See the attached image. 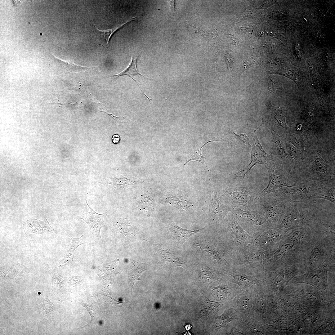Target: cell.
<instances>
[{
    "label": "cell",
    "instance_id": "6da1fadb",
    "mask_svg": "<svg viewBox=\"0 0 335 335\" xmlns=\"http://www.w3.org/2000/svg\"><path fill=\"white\" fill-rule=\"evenodd\" d=\"M313 200L294 203L286 208L281 223L277 228L286 233L294 228L311 226L316 220L317 209Z\"/></svg>",
    "mask_w": 335,
    "mask_h": 335
},
{
    "label": "cell",
    "instance_id": "7a4b0ae2",
    "mask_svg": "<svg viewBox=\"0 0 335 335\" xmlns=\"http://www.w3.org/2000/svg\"><path fill=\"white\" fill-rule=\"evenodd\" d=\"M322 185L315 181H296L293 185L281 188L274 193L286 207L294 203L314 199Z\"/></svg>",
    "mask_w": 335,
    "mask_h": 335
},
{
    "label": "cell",
    "instance_id": "3957f363",
    "mask_svg": "<svg viewBox=\"0 0 335 335\" xmlns=\"http://www.w3.org/2000/svg\"><path fill=\"white\" fill-rule=\"evenodd\" d=\"M264 216L274 228L281 223L286 207L274 192L257 199L253 210Z\"/></svg>",
    "mask_w": 335,
    "mask_h": 335
},
{
    "label": "cell",
    "instance_id": "277c9868",
    "mask_svg": "<svg viewBox=\"0 0 335 335\" xmlns=\"http://www.w3.org/2000/svg\"><path fill=\"white\" fill-rule=\"evenodd\" d=\"M225 194L227 202L234 208L243 206L252 210L257 194L248 184L240 181L228 186Z\"/></svg>",
    "mask_w": 335,
    "mask_h": 335
},
{
    "label": "cell",
    "instance_id": "5b68a950",
    "mask_svg": "<svg viewBox=\"0 0 335 335\" xmlns=\"http://www.w3.org/2000/svg\"><path fill=\"white\" fill-rule=\"evenodd\" d=\"M232 212L242 227L247 233H254L255 235L274 228L265 217L255 210L245 211L237 207L234 208Z\"/></svg>",
    "mask_w": 335,
    "mask_h": 335
},
{
    "label": "cell",
    "instance_id": "8992f818",
    "mask_svg": "<svg viewBox=\"0 0 335 335\" xmlns=\"http://www.w3.org/2000/svg\"><path fill=\"white\" fill-rule=\"evenodd\" d=\"M264 165L268 172L269 181L267 186L257 194L256 200L274 192L281 188L292 185L295 182L294 177L275 163L269 162Z\"/></svg>",
    "mask_w": 335,
    "mask_h": 335
},
{
    "label": "cell",
    "instance_id": "52a82bcc",
    "mask_svg": "<svg viewBox=\"0 0 335 335\" xmlns=\"http://www.w3.org/2000/svg\"><path fill=\"white\" fill-rule=\"evenodd\" d=\"M227 228L231 234L234 245L246 249L255 242V239L249 235L238 223L232 212L228 215Z\"/></svg>",
    "mask_w": 335,
    "mask_h": 335
},
{
    "label": "cell",
    "instance_id": "ba28073f",
    "mask_svg": "<svg viewBox=\"0 0 335 335\" xmlns=\"http://www.w3.org/2000/svg\"><path fill=\"white\" fill-rule=\"evenodd\" d=\"M256 131L253 135L251 162L246 168L235 174L236 177H244L254 166L260 164L265 165L270 160V155L263 149L257 135L255 134Z\"/></svg>",
    "mask_w": 335,
    "mask_h": 335
},
{
    "label": "cell",
    "instance_id": "9c48e42d",
    "mask_svg": "<svg viewBox=\"0 0 335 335\" xmlns=\"http://www.w3.org/2000/svg\"><path fill=\"white\" fill-rule=\"evenodd\" d=\"M86 203V212L82 215L81 219L88 226L93 238L96 240H100V229L105 222L108 212L102 214H98L89 206L87 200Z\"/></svg>",
    "mask_w": 335,
    "mask_h": 335
},
{
    "label": "cell",
    "instance_id": "30bf717a",
    "mask_svg": "<svg viewBox=\"0 0 335 335\" xmlns=\"http://www.w3.org/2000/svg\"><path fill=\"white\" fill-rule=\"evenodd\" d=\"M285 233L277 228H273L256 235L255 239L260 248L269 251L286 236Z\"/></svg>",
    "mask_w": 335,
    "mask_h": 335
},
{
    "label": "cell",
    "instance_id": "8fae6325",
    "mask_svg": "<svg viewBox=\"0 0 335 335\" xmlns=\"http://www.w3.org/2000/svg\"><path fill=\"white\" fill-rule=\"evenodd\" d=\"M23 230L26 234H51L54 230L46 219L44 221L36 219L27 220L23 224Z\"/></svg>",
    "mask_w": 335,
    "mask_h": 335
},
{
    "label": "cell",
    "instance_id": "7c38bea8",
    "mask_svg": "<svg viewBox=\"0 0 335 335\" xmlns=\"http://www.w3.org/2000/svg\"><path fill=\"white\" fill-rule=\"evenodd\" d=\"M166 226L169 234L181 244H183L194 234L199 232L200 230H191L182 228L169 221L166 222Z\"/></svg>",
    "mask_w": 335,
    "mask_h": 335
},
{
    "label": "cell",
    "instance_id": "4fadbf2b",
    "mask_svg": "<svg viewBox=\"0 0 335 335\" xmlns=\"http://www.w3.org/2000/svg\"><path fill=\"white\" fill-rule=\"evenodd\" d=\"M327 246L325 244L320 243L314 247L309 257V262L310 264L322 262L326 259H334V252H332L333 248Z\"/></svg>",
    "mask_w": 335,
    "mask_h": 335
},
{
    "label": "cell",
    "instance_id": "5bb4252c",
    "mask_svg": "<svg viewBox=\"0 0 335 335\" xmlns=\"http://www.w3.org/2000/svg\"><path fill=\"white\" fill-rule=\"evenodd\" d=\"M210 202L211 215L215 219H220L224 217L229 212H232L233 208L229 205H224L218 200L216 191L213 192Z\"/></svg>",
    "mask_w": 335,
    "mask_h": 335
},
{
    "label": "cell",
    "instance_id": "9a60e30c",
    "mask_svg": "<svg viewBox=\"0 0 335 335\" xmlns=\"http://www.w3.org/2000/svg\"><path fill=\"white\" fill-rule=\"evenodd\" d=\"M136 18V17H134L132 19L128 20L123 24L112 29L104 30H100L98 29L93 22L92 23L94 25L95 31V35L94 38L95 43L96 44L97 46L101 45L106 48H108L109 47V40L112 34L116 30L123 27V26L128 23L134 20Z\"/></svg>",
    "mask_w": 335,
    "mask_h": 335
},
{
    "label": "cell",
    "instance_id": "2e32d148",
    "mask_svg": "<svg viewBox=\"0 0 335 335\" xmlns=\"http://www.w3.org/2000/svg\"><path fill=\"white\" fill-rule=\"evenodd\" d=\"M310 238L309 233L307 230L306 226L297 227L292 230V231L284 239L288 240L293 247L297 245H303L307 243Z\"/></svg>",
    "mask_w": 335,
    "mask_h": 335
},
{
    "label": "cell",
    "instance_id": "e0dca14e",
    "mask_svg": "<svg viewBox=\"0 0 335 335\" xmlns=\"http://www.w3.org/2000/svg\"><path fill=\"white\" fill-rule=\"evenodd\" d=\"M246 255H244V262L249 263H259L266 261L267 260L271 259V252L265 250L260 248L257 251L246 252Z\"/></svg>",
    "mask_w": 335,
    "mask_h": 335
},
{
    "label": "cell",
    "instance_id": "ac0fdd59",
    "mask_svg": "<svg viewBox=\"0 0 335 335\" xmlns=\"http://www.w3.org/2000/svg\"><path fill=\"white\" fill-rule=\"evenodd\" d=\"M335 182L323 184L322 187L314 197L320 198L335 203Z\"/></svg>",
    "mask_w": 335,
    "mask_h": 335
},
{
    "label": "cell",
    "instance_id": "d6986e66",
    "mask_svg": "<svg viewBox=\"0 0 335 335\" xmlns=\"http://www.w3.org/2000/svg\"><path fill=\"white\" fill-rule=\"evenodd\" d=\"M138 56H137V57H132L131 61L130 62L128 66L120 73L114 75H113V76H115V78H117L119 77L124 75H127L131 78L137 84L138 86L139 87V89L143 92L145 96L148 99L149 101L150 102V100H152V99L150 98L147 96L145 94L144 92L141 89L136 81L133 78V77L134 76H136L137 75H139L142 77H144L145 78H146V77L145 76H144L143 75L141 74L140 73L138 72V71L137 70L136 65V62L137 59L138 58Z\"/></svg>",
    "mask_w": 335,
    "mask_h": 335
},
{
    "label": "cell",
    "instance_id": "ffe728a7",
    "mask_svg": "<svg viewBox=\"0 0 335 335\" xmlns=\"http://www.w3.org/2000/svg\"><path fill=\"white\" fill-rule=\"evenodd\" d=\"M72 241V244L69 249L66 252L64 258L59 263L60 265H71L73 261V256L75 251L79 245L83 244L81 240L84 236L83 235L80 238H76L68 235Z\"/></svg>",
    "mask_w": 335,
    "mask_h": 335
},
{
    "label": "cell",
    "instance_id": "44dd1931",
    "mask_svg": "<svg viewBox=\"0 0 335 335\" xmlns=\"http://www.w3.org/2000/svg\"><path fill=\"white\" fill-rule=\"evenodd\" d=\"M230 275L233 280L240 286L251 287L254 286L256 283V280L253 278L244 274L233 273Z\"/></svg>",
    "mask_w": 335,
    "mask_h": 335
},
{
    "label": "cell",
    "instance_id": "7402d4cb",
    "mask_svg": "<svg viewBox=\"0 0 335 335\" xmlns=\"http://www.w3.org/2000/svg\"><path fill=\"white\" fill-rule=\"evenodd\" d=\"M270 109L279 125L283 128H286L285 111L279 107H275L270 105Z\"/></svg>",
    "mask_w": 335,
    "mask_h": 335
},
{
    "label": "cell",
    "instance_id": "603a6c76",
    "mask_svg": "<svg viewBox=\"0 0 335 335\" xmlns=\"http://www.w3.org/2000/svg\"><path fill=\"white\" fill-rule=\"evenodd\" d=\"M118 230L117 232L127 237H131L134 235L135 230L134 228L131 225H127L124 222L118 224Z\"/></svg>",
    "mask_w": 335,
    "mask_h": 335
},
{
    "label": "cell",
    "instance_id": "cb8c5ba5",
    "mask_svg": "<svg viewBox=\"0 0 335 335\" xmlns=\"http://www.w3.org/2000/svg\"><path fill=\"white\" fill-rule=\"evenodd\" d=\"M226 312L218 318V319L216 323L215 326V329H218L220 328L225 326L228 323L234 319L231 316H228L229 315Z\"/></svg>",
    "mask_w": 335,
    "mask_h": 335
},
{
    "label": "cell",
    "instance_id": "d4e9b609",
    "mask_svg": "<svg viewBox=\"0 0 335 335\" xmlns=\"http://www.w3.org/2000/svg\"><path fill=\"white\" fill-rule=\"evenodd\" d=\"M216 141H218V140L209 141L206 143L201 147V148L199 149H198V150L197 151L196 153L194 155L191 156V158H190L189 159H188V160L185 163V165L186 164V163L192 160H195L199 162L202 163H203L205 161V157L203 156L201 152V149L203 147V146H204L206 144L208 143Z\"/></svg>",
    "mask_w": 335,
    "mask_h": 335
},
{
    "label": "cell",
    "instance_id": "484cf974",
    "mask_svg": "<svg viewBox=\"0 0 335 335\" xmlns=\"http://www.w3.org/2000/svg\"><path fill=\"white\" fill-rule=\"evenodd\" d=\"M233 133L237 139L240 140L244 144L247 145L249 147H251V146L249 142V139L251 136L253 135V134L252 135L249 136H247L245 133L237 134L234 132H233Z\"/></svg>",
    "mask_w": 335,
    "mask_h": 335
},
{
    "label": "cell",
    "instance_id": "4316f807",
    "mask_svg": "<svg viewBox=\"0 0 335 335\" xmlns=\"http://www.w3.org/2000/svg\"><path fill=\"white\" fill-rule=\"evenodd\" d=\"M203 248L208 254L209 256L212 259L214 260H220L221 259L219 253L212 248L208 246H207L204 248Z\"/></svg>",
    "mask_w": 335,
    "mask_h": 335
},
{
    "label": "cell",
    "instance_id": "83f0119b",
    "mask_svg": "<svg viewBox=\"0 0 335 335\" xmlns=\"http://www.w3.org/2000/svg\"><path fill=\"white\" fill-rule=\"evenodd\" d=\"M268 90L271 93H274L277 89H281L278 83L270 79L268 84Z\"/></svg>",
    "mask_w": 335,
    "mask_h": 335
},
{
    "label": "cell",
    "instance_id": "f1b7e54d",
    "mask_svg": "<svg viewBox=\"0 0 335 335\" xmlns=\"http://www.w3.org/2000/svg\"><path fill=\"white\" fill-rule=\"evenodd\" d=\"M110 181H108L109 182L108 184H113L115 185H122L124 184H127L128 183L127 182H128V181H127L126 179H125L124 178L123 179H110Z\"/></svg>",
    "mask_w": 335,
    "mask_h": 335
},
{
    "label": "cell",
    "instance_id": "f546056e",
    "mask_svg": "<svg viewBox=\"0 0 335 335\" xmlns=\"http://www.w3.org/2000/svg\"><path fill=\"white\" fill-rule=\"evenodd\" d=\"M82 304L86 309L87 311L90 315L91 317V321H92L95 319V313L94 311V310L93 309L92 306L83 303H82Z\"/></svg>",
    "mask_w": 335,
    "mask_h": 335
},
{
    "label": "cell",
    "instance_id": "4dcf8cb0",
    "mask_svg": "<svg viewBox=\"0 0 335 335\" xmlns=\"http://www.w3.org/2000/svg\"><path fill=\"white\" fill-rule=\"evenodd\" d=\"M281 74L293 81L295 80L296 78V76H295L294 74L291 71L288 70H286L283 73H281Z\"/></svg>",
    "mask_w": 335,
    "mask_h": 335
},
{
    "label": "cell",
    "instance_id": "1f68e13d",
    "mask_svg": "<svg viewBox=\"0 0 335 335\" xmlns=\"http://www.w3.org/2000/svg\"><path fill=\"white\" fill-rule=\"evenodd\" d=\"M252 63H250L247 61L243 62L242 63V71H243L251 67L252 66Z\"/></svg>",
    "mask_w": 335,
    "mask_h": 335
},
{
    "label": "cell",
    "instance_id": "d6a6232c",
    "mask_svg": "<svg viewBox=\"0 0 335 335\" xmlns=\"http://www.w3.org/2000/svg\"><path fill=\"white\" fill-rule=\"evenodd\" d=\"M120 138V136L118 135L115 134L112 137V141L114 144H117L119 142Z\"/></svg>",
    "mask_w": 335,
    "mask_h": 335
},
{
    "label": "cell",
    "instance_id": "836d02e7",
    "mask_svg": "<svg viewBox=\"0 0 335 335\" xmlns=\"http://www.w3.org/2000/svg\"><path fill=\"white\" fill-rule=\"evenodd\" d=\"M191 26L194 29V31L196 33H198L203 35H204L205 34V32L202 29L199 28H197L191 25Z\"/></svg>",
    "mask_w": 335,
    "mask_h": 335
},
{
    "label": "cell",
    "instance_id": "e575fe53",
    "mask_svg": "<svg viewBox=\"0 0 335 335\" xmlns=\"http://www.w3.org/2000/svg\"><path fill=\"white\" fill-rule=\"evenodd\" d=\"M231 40L233 41L232 42H233L234 44H235V45H237V44L238 43V41L237 40V38L234 36H231Z\"/></svg>",
    "mask_w": 335,
    "mask_h": 335
},
{
    "label": "cell",
    "instance_id": "d590c367",
    "mask_svg": "<svg viewBox=\"0 0 335 335\" xmlns=\"http://www.w3.org/2000/svg\"><path fill=\"white\" fill-rule=\"evenodd\" d=\"M190 327L189 325H186V330H189L190 329Z\"/></svg>",
    "mask_w": 335,
    "mask_h": 335
}]
</instances>
